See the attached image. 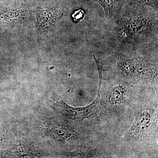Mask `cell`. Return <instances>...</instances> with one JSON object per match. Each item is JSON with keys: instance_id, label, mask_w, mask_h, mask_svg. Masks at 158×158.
<instances>
[{"instance_id": "6da1fadb", "label": "cell", "mask_w": 158, "mask_h": 158, "mask_svg": "<svg viewBox=\"0 0 158 158\" xmlns=\"http://www.w3.org/2000/svg\"><path fill=\"white\" fill-rule=\"evenodd\" d=\"M157 21L141 11H127L118 20L119 38L129 43H139L157 33Z\"/></svg>"}, {"instance_id": "7a4b0ae2", "label": "cell", "mask_w": 158, "mask_h": 158, "mask_svg": "<svg viewBox=\"0 0 158 158\" xmlns=\"http://www.w3.org/2000/svg\"><path fill=\"white\" fill-rule=\"evenodd\" d=\"M118 65L121 72L130 77L150 80L155 78L157 75L154 69L148 64L135 58H120Z\"/></svg>"}, {"instance_id": "3957f363", "label": "cell", "mask_w": 158, "mask_h": 158, "mask_svg": "<svg viewBox=\"0 0 158 158\" xmlns=\"http://www.w3.org/2000/svg\"><path fill=\"white\" fill-rule=\"evenodd\" d=\"M100 98L98 91V95L95 100L91 104L83 107H73L62 102H59L57 106L66 116L76 119H81L88 117L96 111Z\"/></svg>"}, {"instance_id": "277c9868", "label": "cell", "mask_w": 158, "mask_h": 158, "mask_svg": "<svg viewBox=\"0 0 158 158\" xmlns=\"http://www.w3.org/2000/svg\"><path fill=\"white\" fill-rule=\"evenodd\" d=\"M151 122L150 114L148 111H143L136 117L130 132L134 135H142L148 129Z\"/></svg>"}, {"instance_id": "5b68a950", "label": "cell", "mask_w": 158, "mask_h": 158, "mask_svg": "<svg viewBox=\"0 0 158 158\" xmlns=\"http://www.w3.org/2000/svg\"><path fill=\"white\" fill-rule=\"evenodd\" d=\"M99 3L104 10L107 18H114L120 14L123 0H94Z\"/></svg>"}, {"instance_id": "8992f818", "label": "cell", "mask_w": 158, "mask_h": 158, "mask_svg": "<svg viewBox=\"0 0 158 158\" xmlns=\"http://www.w3.org/2000/svg\"><path fill=\"white\" fill-rule=\"evenodd\" d=\"M127 91L125 86L118 85L110 88L108 91L107 101L110 106H114L121 102Z\"/></svg>"}, {"instance_id": "52a82bcc", "label": "cell", "mask_w": 158, "mask_h": 158, "mask_svg": "<svg viewBox=\"0 0 158 158\" xmlns=\"http://www.w3.org/2000/svg\"><path fill=\"white\" fill-rule=\"evenodd\" d=\"M132 3L138 6H148L158 11V0H131Z\"/></svg>"}, {"instance_id": "ba28073f", "label": "cell", "mask_w": 158, "mask_h": 158, "mask_svg": "<svg viewBox=\"0 0 158 158\" xmlns=\"http://www.w3.org/2000/svg\"><path fill=\"white\" fill-rule=\"evenodd\" d=\"M85 15L84 11L82 10H79L78 11H75L74 13L72 15L73 17L75 19V20H79L81 19Z\"/></svg>"}]
</instances>
